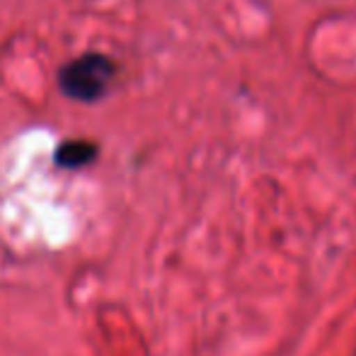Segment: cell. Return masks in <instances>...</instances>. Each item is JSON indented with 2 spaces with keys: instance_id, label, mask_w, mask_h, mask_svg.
<instances>
[{
  "instance_id": "cell-2",
  "label": "cell",
  "mask_w": 356,
  "mask_h": 356,
  "mask_svg": "<svg viewBox=\"0 0 356 356\" xmlns=\"http://www.w3.org/2000/svg\"><path fill=\"white\" fill-rule=\"evenodd\" d=\"M97 158V145L92 141H83V138H75V141H66L56 148V160L58 168H66V170H78L83 165L92 163Z\"/></svg>"
},
{
  "instance_id": "cell-1",
  "label": "cell",
  "mask_w": 356,
  "mask_h": 356,
  "mask_svg": "<svg viewBox=\"0 0 356 356\" xmlns=\"http://www.w3.org/2000/svg\"><path fill=\"white\" fill-rule=\"evenodd\" d=\"M117 75L112 58L102 54H85L58 71V88L75 102H95L109 92Z\"/></svg>"
}]
</instances>
